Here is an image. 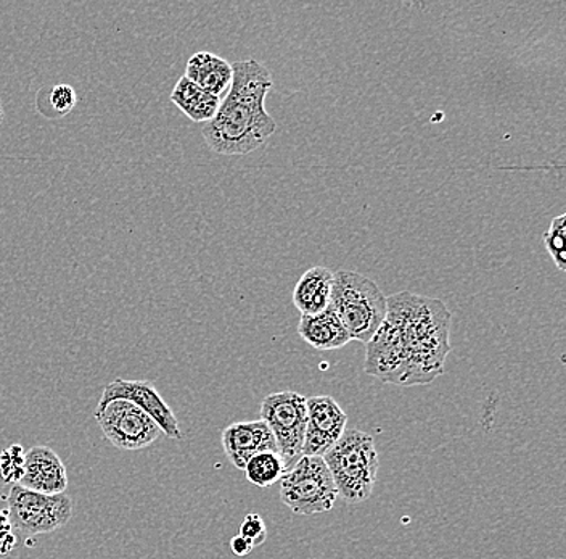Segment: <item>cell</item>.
Listing matches in <instances>:
<instances>
[{"label": "cell", "instance_id": "5bb4252c", "mask_svg": "<svg viewBox=\"0 0 566 559\" xmlns=\"http://www.w3.org/2000/svg\"><path fill=\"white\" fill-rule=\"evenodd\" d=\"M334 271L325 267L310 268L293 290V306L300 310L301 317L318 314L331 307Z\"/></svg>", "mask_w": 566, "mask_h": 559}, {"label": "cell", "instance_id": "52a82bcc", "mask_svg": "<svg viewBox=\"0 0 566 559\" xmlns=\"http://www.w3.org/2000/svg\"><path fill=\"white\" fill-rule=\"evenodd\" d=\"M261 420L268 424L286 470L303 456L307 424V398L292 391L268 395L261 405Z\"/></svg>", "mask_w": 566, "mask_h": 559}, {"label": "cell", "instance_id": "2e32d148", "mask_svg": "<svg viewBox=\"0 0 566 559\" xmlns=\"http://www.w3.org/2000/svg\"><path fill=\"white\" fill-rule=\"evenodd\" d=\"M298 334L304 342L317 350L342 349L352 342L348 331L331 307L322 313L301 317Z\"/></svg>", "mask_w": 566, "mask_h": 559}, {"label": "cell", "instance_id": "7a4b0ae2", "mask_svg": "<svg viewBox=\"0 0 566 559\" xmlns=\"http://www.w3.org/2000/svg\"><path fill=\"white\" fill-rule=\"evenodd\" d=\"M387 320L398 328L407 359L406 387L431 384L451 352V311L431 297L399 292L387 299Z\"/></svg>", "mask_w": 566, "mask_h": 559}, {"label": "cell", "instance_id": "d4e9b609", "mask_svg": "<svg viewBox=\"0 0 566 559\" xmlns=\"http://www.w3.org/2000/svg\"><path fill=\"white\" fill-rule=\"evenodd\" d=\"M2 116H3V110H2V105H0V122H2Z\"/></svg>", "mask_w": 566, "mask_h": 559}, {"label": "cell", "instance_id": "30bf717a", "mask_svg": "<svg viewBox=\"0 0 566 559\" xmlns=\"http://www.w3.org/2000/svg\"><path fill=\"white\" fill-rule=\"evenodd\" d=\"M112 400H127L133 402L134 405L139 406L142 412L147 413L155 423L158 424L159 429L169 438H182V433L179 429V421L172 412L171 406L163 400L151 382L148 381H127L115 380L109 382L104 389L98 406L112 402Z\"/></svg>", "mask_w": 566, "mask_h": 559}, {"label": "cell", "instance_id": "9c48e42d", "mask_svg": "<svg viewBox=\"0 0 566 559\" xmlns=\"http://www.w3.org/2000/svg\"><path fill=\"white\" fill-rule=\"evenodd\" d=\"M346 429H348V415L335 398L328 395L307 398L303 456H324Z\"/></svg>", "mask_w": 566, "mask_h": 559}, {"label": "cell", "instance_id": "9a60e30c", "mask_svg": "<svg viewBox=\"0 0 566 559\" xmlns=\"http://www.w3.org/2000/svg\"><path fill=\"white\" fill-rule=\"evenodd\" d=\"M184 76L201 90L221 99L228 94L232 83V63L211 52H197L187 62Z\"/></svg>", "mask_w": 566, "mask_h": 559}, {"label": "cell", "instance_id": "8fae6325", "mask_svg": "<svg viewBox=\"0 0 566 559\" xmlns=\"http://www.w3.org/2000/svg\"><path fill=\"white\" fill-rule=\"evenodd\" d=\"M366 373L387 384L406 387L407 359L398 328L385 318L367 342Z\"/></svg>", "mask_w": 566, "mask_h": 559}, {"label": "cell", "instance_id": "3957f363", "mask_svg": "<svg viewBox=\"0 0 566 559\" xmlns=\"http://www.w3.org/2000/svg\"><path fill=\"white\" fill-rule=\"evenodd\" d=\"M331 308L352 341L367 343L387 318V297L367 276L339 270L334 272Z\"/></svg>", "mask_w": 566, "mask_h": 559}, {"label": "cell", "instance_id": "7c38bea8", "mask_svg": "<svg viewBox=\"0 0 566 559\" xmlns=\"http://www.w3.org/2000/svg\"><path fill=\"white\" fill-rule=\"evenodd\" d=\"M18 486L45 495L65 494L69 473L52 448L38 445L24 453V473Z\"/></svg>", "mask_w": 566, "mask_h": 559}, {"label": "cell", "instance_id": "e0dca14e", "mask_svg": "<svg viewBox=\"0 0 566 559\" xmlns=\"http://www.w3.org/2000/svg\"><path fill=\"white\" fill-rule=\"evenodd\" d=\"M171 101L192 122L203 123V125L214 118L219 104H221V99L201 90L186 76L177 81L175 90L171 92Z\"/></svg>", "mask_w": 566, "mask_h": 559}, {"label": "cell", "instance_id": "d6986e66", "mask_svg": "<svg viewBox=\"0 0 566 559\" xmlns=\"http://www.w3.org/2000/svg\"><path fill=\"white\" fill-rule=\"evenodd\" d=\"M566 217L558 215L552 219L551 228L544 232L543 242L546 246L548 255L554 258V263L558 270L566 271Z\"/></svg>", "mask_w": 566, "mask_h": 559}, {"label": "cell", "instance_id": "7402d4cb", "mask_svg": "<svg viewBox=\"0 0 566 559\" xmlns=\"http://www.w3.org/2000/svg\"><path fill=\"white\" fill-rule=\"evenodd\" d=\"M240 537L245 539L251 547L256 548L268 539V529L260 515H248L240 526Z\"/></svg>", "mask_w": 566, "mask_h": 559}, {"label": "cell", "instance_id": "6da1fadb", "mask_svg": "<svg viewBox=\"0 0 566 559\" xmlns=\"http://www.w3.org/2000/svg\"><path fill=\"white\" fill-rule=\"evenodd\" d=\"M271 72L256 60L232 63V83L211 122L201 127L205 141L219 155H248L263 147L277 125L265 112L272 90Z\"/></svg>", "mask_w": 566, "mask_h": 559}, {"label": "cell", "instance_id": "ac0fdd59", "mask_svg": "<svg viewBox=\"0 0 566 559\" xmlns=\"http://www.w3.org/2000/svg\"><path fill=\"white\" fill-rule=\"evenodd\" d=\"M243 470L247 479L261 488L274 486L286 473L285 463L277 452H261L251 456Z\"/></svg>", "mask_w": 566, "mask_h": 559}, {"label": "cell", "instance_id": "ba28073f", "mask_svg": "<svg viewBox=\"0 0 566 559\" xmlns=\"http://www.w3.org/2000/svg\"><path fill=\"white\" fill-rule=\"evenodd\" d=\"M95 421L112 445L124 452L144 451L163 434L147 413L127 400L97 405Z\"/></svg>", "mask_w": 566, "mask_h": 559}, {"label": "cell", "instance_id": "277c9868", "mask_svg": "<svg viewBox=\"0 0 566 559\" xmlns=\"http://www.w3.org/2000/svg\"><path fill=\"white\" fill-rule=\"evenodd\" d=\"M322 458L334 477L338 497L348 504H363L370 498L380 465L370 434L346 429Z\"/></svg>", "mask_w": 566, "mask_h": 559}, {"label": "cell", "instance_id": "44dd1931", "mask_svg": "<svg viewBox=\"0 0 566 559\" xmlns=\"http://www.w3.org/2000/svg\"><path fill=\"white\" fill-rule=\"evenodd\" d=\"M0 473L3 483H18L24 473V451L21 445L13 444L0 453Z\"/></svg>", "mask_w": 566, "mask_h": 559}, {"label": "cell", "instance_id": "cb8c5ba5", "mask_svg": "<svg viewBox=\"0 0 566 559\" xmlns=\"http://www.w3.org/2000/svg\"><path fill=\"white\" fill-rule=\"evenodd\" d=\"M230 548H232L237 557H247V555H250L251 550H253V547L240 536L233 537V539L230 540Z\"/></svg>", "mask_w": 566, "mask_h": 559}, {"label": "cell", "instance_id": "603a6c76", "mask_svg": "<svg viewBox=\"0 0 566 559\" xmlns=\"http://www.w3.org/2000/svg\"><path fill=\"white\" fill-rule=\"evenodd\" d=\"M10 529H12V526H10L9 515L0 511V557L12 550V545L7 544V540L13 539L10 536Z\"/></svg>", "mask_w": 566, "mask_h": 559}, {"label": "cell", "instance_id": "8992f818", "mask_svg": "<svg viewBox=\"0 0 566 559\" xmlns=\"http://www.w3.org/2000/svg\"><path fill=\"white\" fill-rule=\"evenodd\" d=\"M9 521L24 537L60 529L73 515V501L65 494L45 495L21 486L12 487L9 498Z\"/></svg>", "mask_w": 566, "mask_h": 559}, {"label": "cell", "instance_id": "4fadbf2b", "mask_svg": "<svg viewBox=\"0 0 566 559\" xmlns=\"http://www.w3.org/2000/svg\"><path fill=\"white\" fill-rule=\"evenodd\" d=\"M222 447L237 469H245L248 459L261 452H277L274 435L263 420L233 423L222 431Z\"/></svg>", "mask_w": 566, "mask_h": 559}, {"label": "cell", "instance_id": "5b68a950", "mask_svg": "<svg viewBox=\"0 0 566 559\" xmlns=\"http://www.w3.org/2000/svg\"><path fill=\"white\" fill-rule=\"evenodd\" d=\"M282 504L295 515L314 516L331 511L338 498L334 477L322 456H301L281 479Z\"/></svg>", "mask_w": 566, "mask_h": 559}, {"label": "cell", "instance_id": "ffe728a7", "mask_svg": "<svg viewBox=\"0 0 566 559\" xmlns=\"http://www.w3.org/2000/svg\"><path fill=\"white\" fill-rule=\"evenodd\" d=\"M45 101L49 102L48 110L42 115L48 118H62L76 107L77 95L70 84H55L45 94Z\"/></svg>", "mask_w": 566, "mask_h": 559}]
</instances>
